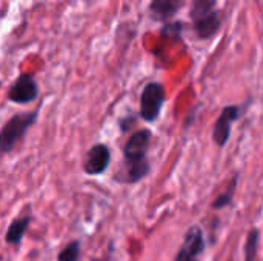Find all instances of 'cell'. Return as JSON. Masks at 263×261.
<instances>
[{
  "instance_id": "6da1fadb",
  "label": "cell",
  "mask_w": 263,
  "mask_h": 261,
  "mask_svg": "<svg viewBox=\"0 0 263 261\" xmlns=\"http://www.w3.org/2000/svg\"><path fill=\"white\" fill-rule=\"evenodd\" d=\"M151 131L148 128L136 131L123 146L122 169L116 174L114 180L123 185H136L149 174L148 149L151 143Z\"/></svg>"
},
{
  "instance_id": "7a4b0ae2",
  "label": "cell",
  "mask_w": 263,
  "mask_h": 261,
  "mask_svg": "<svg viewBox=\"0 0 263 261\" xmlns=\"http://www.w3.org/2000/svg\"><path fill=\"white\" fill-rule=\"evenodd\" d=\"M219 0H191L190 18L199 40L214 38L223 25V12L217 9Z\"/></svg>"
},
{
  "instance_id": "3957f363",
  "label": "cell",
  "mask_w": 263,
  "mask_h": 261,
  "mask_svg": "<svg viewBox=\"0 0 263 261\" xmlns=\"http://www.w3.org/2000/svg\"><path fill=\"white\" fill-rule=\"evenodd\" d=\"M39 112L29 111V112H20L12 115L2 128L0 131V149L3 154L12 152V149L17 146V143L25 137L26 131L34 125L37 120Z\"/></svg>"
},
{
  "instance_id": "277c9868",
  "label": "cell",
  "mask_w": 263,
  "mask_h": 261,
  "mask_svg": "<svg viewBox=\"0 0 263 261\" xmlns=\"http://www.w3.org/2000/svg\"><path fill=\"white\" fill-rule=\"evenodd\" d=\"M165 100L166 92L160 82L146 83L140 94V117L148 123H154L160 117Z\"/></svg>"
},
{
  "instance_id": "5b68a950",
  "label": "cell",
  "mask_w": 263,
  "mask_h": 261,
  "mask_svg": "<svg viewBox=\"0 0 263 261\" xmlns=\"http://www.w3.org/2000/svg\"><path fill=\"white\" fill-rule=\"evenodd\" d=\"M205 246H206V242H205V234L202 228L199 225H193L185 232L183 243L174 261H200Z\"/></svg>"
},
{
  "instance_id": "8992f818",
  "label": "cell",
  "mask_w": 263,
  "mask_h": 261,
  "mask_svg": "<svg viewBox=\"0 0 263 261\" xmlns=\"http://www.w3.org/2000/svg\"><path fill=\"white\" fill-rule=\"evenodd\" d=\"M242 112V106L240 105H228L222 109L219 118L216 120L214 126H213V142L219 146L223 148L230 137H231V129H233V123L240 117Z\"/></svg>"
},
{
  "instance_id": "52a82bcc",
  "label": "cell",
  "mask_w": 263,
  "mask_h": 261,
  "mask_svg": "<svg viewBox=\"0 0 263 261\" xmlns=\"http://www.w3.org/2000/svg\"><path fill=\"white\" fill-rule=\"evenodd\" d=\"M8 100L17 105H26L39 97V86L31 74H20L8 89Z\"/></svg>"
},
{
  "instance_id": "ba28073f",
  "label": "cell",
  "mask_w": 263,
  "mask_h": 261,
  "mask_svg": "<svg viewBox=\"0 0 263 261\" xmlns=\"http://www.w3.org/2000/svg\"><path fill=\"white\" fill-rule=\"evenodd\" d=\"M111 163V151L105 143H97L89 148L83 162V172L86 175L96 177L106 172Z\"/></svg>"
},
{
  "instance_id": "9c48e42d",
  "label": "cell",
  "mask_w": 263,
  "mask_h": 261,
  "mask_svg": "<svg viewBox=\"0 0 263 261\" xmlns=\"http://www.w3.org/2000/svg\"><path fill=\"white\" fill-rule=\"evenodd\" d=\"M185 0H151L148 5V17L157 23H170L183 9Z\"/></svg>"
},
{
  "instance_id": "30bf717a",
  "label": "cell",
  "mask_w": 263,
  "mask_h": 261,
  "mask_svg": "<svg viewBox=\"0 0 263 261\" xmlns=\"http://www.w3.org/2000/svg\"><path fill=\"white\" fill-rule=\"evenodd\" d=\"M31 223V215H22V217H17L14 218L8 229H6V234H5V242L8 245H12V246H18L25 237V232L28 229Z\"/></svg>"
},
{
  "instance_id": "8fae6325",
  "label": "cell",
  "mask_w": 263,
  "mask_h": 261,
  "mask_svg": "<svg viewBox=\"0 0 263 261\" xmlns=\"http://www.w3.org/2000/svg\"><path fill=\"white\" fill-rule=\"evenodd\" d=\"M237 180H239V174H234L231 182L225 188V191L213 202V205H211L213 209H223V208H227V206H230L233 203L234 194H236V189H237Z\"/></svg>"
},
{
  "instance_id": "7c38bea8",
  "label": "cell",
  "mask_w": 263,
  "mask_h": 261,
  "mask_svg": "<svg viewBox=\"0 0 263 261\" xmlns=\"http://www.w3.org/2000/svg\"><path fill=\"white\" fill-rule=\"evenodd\" d=\"M183 28H185V23L182 20H173L170 23L162 25V28H160V37L162 38L173 40V42H182Z\"/></svg>"
},
{
  "instance_id": "4fadbf2b",
  "label": "cell",
  "mask_w": 263,
  "mask_h": 261,
  "mask_svg": "<svg viewBox=\"0 0 263 261\" xmlns=\"http://www.w3.org/2000/svg\"><path fill=\"white\" fill-rule=\"evenodd\" d=\"M259 242H260V231L257 228H253L248 234L247 245H245V261H256Z\"/></svg>"
},
{
  "instance_id": "5bb4252c",
  "label": "cell",
  "mask_w": 263,
  "mask_h": 261,
  "mask_svg": "<svg viewBox=\"0 0 263 261\" xmlns=\"http://www.w3.org/2000/svg\"><path fill=\"white\" fill-rule=\"evenodd\" d=\"M80 258V242L72 240L57 255L59 261H77Z\"/></svg>"
}]
</instances>
